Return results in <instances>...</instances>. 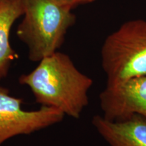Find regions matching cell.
<instances>
[{
	"mask_svg": "<svg viewBox=\"0 0 146 146\" xmlns=\"http://www.w3.org/2000/svg\"><path fill=\"white\" fill-rule=\"evenodd\" d=\"M24 18L16 34L29 48V58L39 62L58 52L75 23L72 8L53 0H22Z\"/></svg>",
	"mask_w": 146,
	"mask_h": 146,
	"instance_id": "obj_2",
	"label": "cell"
},
{
	"mask_svg": "<svg viewBox=\"0 0 146 146\" xmlns=\"http://www.w3.org/2000/svg\"><path fill=\"white\" fill-rule=\"evenodd\" d=\"M100 107L105 118L126 119L133 115L146 118V75L106 85L100 95Z\"/></svg>",
	"mask_w": 146,
	"mask_h": 146,
	"instance_id": "obj_5",
	"label": "cell"
},
{
	"mask_svg": "<svg viewBox=\"0 0 146 146\" xmlns=\"http://www.w3.org/2000/svg\"><path fill=\"white\" fill-rule=\"evenodd\" d=\"M3 1V0H0V1Z\"/></svg>",
	"mask_w": 146,
	"mask_h": 146,
	"instance_id": "obj_9",
	"label": "cell"
},
{
	"mask_svg": "<svg viewBox=\"0 0 146 146\" xmlns=\"http://www.w3.org/2000/svg\"><path fill=\"white\" fill-rule=\"evenodd\" d=\"M21 98L10 96L9 89L0 87V146L14 136L31 134L60 123L65 116L52 107L25 110Z\"/></svg>",
	"mask_w": 146,
	"mask_h": 146,
	"instance_id": "obj_4",
	"label": "cell"
},
{
	"mask_svg": "<svg viewBox=\"0 0 146 146\" xmlns=\"http://www.w3.org/2000/svg\"><path fill=\"white\" fill-rule=\"evenodd\" d=\"M106 85L146 75V21L124 23L106 38L101 49Z\"/></svg>",
	"mask_w": 146,
	"mask_h": 146,
	"instance_id": "obj_3",
	"label": "cell"
},
{
	"mask_svg": "<svg viewBox=\"0 0 146 146\" xmlns=\"http://www.w3.org/2000/svg\"><path fill=\"white\" fill-rule=\"evenodd\" d=\"M24 14L22 0H3L0 1V80L8 76L12 62L17 54L10 42L12 25Z\"/></svg>",
	"mask_w": 146,
	"mask_h": 146,
	"instance_id": "obj_7",
	"label": "cell"
},
{
	"mask_svg": "<svg viewBox=\"0 0 146 146\" xmlns=\"http://www.w3.org/2000/svg\"><path fill=\"white\" fill-rule=\"evenodd\" d=\"M53 1L59 4L66 5L73 9L77 5L92 3L96 0H53Z\"/></svg>",
	"mask_w": 146,
	"mask_h": 146,
	"instance_id": "obj_8",
	"label": "cell"
},
{
	"mask_svg": "<svg viewBox=\"0 0 146 146\" xmlns=\"http://www.w3.org/2000/svg\"><path fill=\"white\" fill-rule=\"evenodd\" d=\"M30 73L19 77L41 106L52 107L73 118H80L89 104L92 78L75 66L68 55L56 52L43 58Z\"/></svg>",
	"mask_w": 146,
	"mask_h": 146,
	"instance_id": "obj_1",
	"label": "cell"
},
{
	"mask_svg": "<svg viewBox=\"0 0 146 146\" xmlns=\"http://www.w3.org/2000/svg\"><path fill=\"white\" fill-rule=\"evenodd\" d=\"M92 124L110 146H146V118L140 115L120 120L96 115Z\"/></svg>",
	"mask_w": 146,
	"mask_h": 146,
	"instance_id": "obj_6",
	"label": "cell"
}]
</instances>
